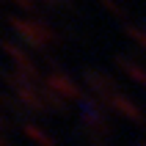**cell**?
Here are the masks:
<instances>
[{"label": "cell", "mask_w": 146, "mask_h": 146, "mask_svg": "<svg viewBox=\"0 0 146 146\" xmlns=\"http://www.w3.org/2000/svg\"><path fill=\"white\" fill-rule=\"evenodd\" d=\"M11 28L22 36L25 44H31L36 50H44L50 41H55V33L50 31V25L41 19H22V17H11Z\"/></svg>", "instance_id": "cell-1"}, {"label": "cell", "mask_w": 146, "mask_h": 146, "mask_svg": "<svg viewBox=\"0 0 146 146\" xmlns=\"http://www.w3.org/2000/svg\"><path fill=\"white\" fill-rule=\"evenodd\" d=\"M86 77H88V83H91V88H97L99 94H102V91H108V77L102 72H86Z\"/></svg>", "instance_id": "cell-5"}, {"label": "cell", "mask_w": 146, "mask_h": 146, "mask_svg": "<svg viewBox=\"0 0 146 146\" xmlns=\"http://www.w3.org/2000/svg\"><path fill=\"white\" fill-rule=\"evenodd\" d=\"M44 88L52 91V94H55V97H61V99H77V97H80L77 86H74V83L69 80L64 72H52V74L47 77V83H44Z\"/></svg>", "instance_id": "cell-2"}, {"label": "cell", "mask_w": 146, "mask_h": 146, "mask_svg": "<svg viewBox=\"0 0 146 146\" xmlns=\"http://www.w3.org/2000/svg\"><path fill=\"white\" fill-rule=\"evenodd\" d=\"M0 47H3V52H6V55L11 58V61L19 66V69H22V74H28V77H36V64H33V61L25 55V52L17 47V44H11V41L6 39L3 44H0Z\"/></svg>", "instance_id": "cell-3"}, {"label": "cell", "mask_w": 146, "mask_h": 146, "mask_svg": "<svg viewBox=\"0 0 146 146\" xmlns=\"http://www.w3.org/2000/svg\"><path fill=\"white\" fill-rule=\"evenodd\" d=\"M0 146H8V141H6V138H3V135H0Z\"/></svg>", "instance_id": "cell-7"}, {"label": "cell", "mask_w": 146, "mask_h": 146, "mask_svg": "<svg viewBox=\"0 0 146 146\" xmlns=\"http://www.w3.org/2000/svg\"><path fill=\"white\" fill-rule=\"evenodd\" d=\"M3 121H6V119H3V113H0V124H3Z\"/></svg>", "instance_id": "cell-8"}, {"label": "cell", "mask_w": 146, "mask_h": 146, "mask_svg": "<svg viewBox=\"0 0 146 146\" xmlns=\"http://www.w3.org/2000/svg\"><path fill=\"white\" fill-rule=\"evenodd\" d=\"M11 3H17V6H22V8H28V11H36V3H33V0H11Z\"/></svg>", "instance_id": "cell-6"}, {"label": "cell", "mask_w": 146, "mask_h": 146, "mask_svg": "<svg viewBox=\"0 0 146 146\" xmlns=\"http://www.w3.org/2000/svg\"><path fill=\"white\" fill-rule=\"evenodd\" d=\"M22 132L33 141V143H39V146H55V141L50 138L47 132H41L39 127H36V124H31V121H25V124H22Z\"/></svg>", "instance_id": "cell-4"}]
</instances>
